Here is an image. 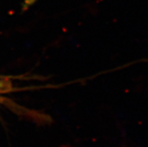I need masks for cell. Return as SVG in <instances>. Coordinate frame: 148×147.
<instances>
[{
  "mask_svg": "<svg viewBox=\"0 0 148 147\" xmlns=\"http://www.w3.org/2000/svg\"><path fill=\"white\" fill-rule=\"evenodd\" d=\"M0 104H4L5 106L11 108V110L17 113L20 115H22L24 117H27L30 119H33L36 121L39 122H47L48 121V116H45V114H41L36 110H29L28 108L23 107L22 106H20L18 104H15L14 102L11 101V100L2 98L0 96Z\"/></svg>",
  "mask_w": 148,
  "mask_h": 147,
  "instance_id": "cell-1",
  "label": "cell"
}]
</instances>
